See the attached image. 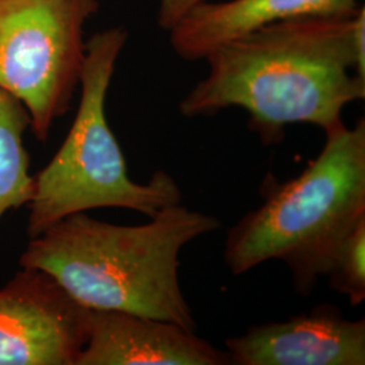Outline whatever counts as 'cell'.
Here are the masks:
<instances>
[{
  "label": "cell",
  "mask_w": 365,
  "mask_h": 365,
  "mask_svg": "<svg viewBox=\"0 0 365 365\" xmlns=\"http://www.w3.org/2000/svg\"><path fill=\"white\" fill-rule=\"evenodd\" d=\"M365 10L349 16H304L257 27L210 53L207 76L180 102L184 117L230 107L249 114L262 144L309 123L331 130L342 111L365 98Z\"/></svg>",
  "instance_id": "cell-1"
},
{
  "label": "cell",
  "mask_w": 365,
  "mask_h": 365,
  "mask_svg": "<svg viewBox=\"0 0 365 365\" xmlns=\"http://www.w3.org/2000/svg\"><path fill=\"white\" fill-rule=\"evenodd\" d=\"M149 220L123 226L72 214L30 238L19 265L49 274L88 310L137 314L195 330L180 287L179 255L221 221L180 203Z\"/></svg>",
  "instance_id": "cell-2"
},
{
  "label": "cell",
  "mask_w": 365,
  "mask_h": 365,
  "mask_svg": "<svg viewBox=\"0 0 365 365\" xmlns=\"http://www.w3.org/2000/svg\"><path fill=\"white\" fill-rule=\"evenodd\" d=\"M325 135L306 170L276 185L229 230L225 261L232 274L283 261L303 297L327 276L341 244L365 218V120L341 123Z\"/></svg>",
  "instance_id": "cell-3"
},
{
  "label": "cell",
  "mask_w": 365,
  "mask_h": 365,
  "mask_svg": "<svg viewBox=\"0 0 365 365\" xmlns=\"http://www.w3.org/2000/svg\"><path fill=\"white\" fill-rule=\"evenodd\" d=\"M126 41L123 27H111L86 42L78 113L60 149L34 176V194L27 205L30 238L76 212L125 209L152 218L182 200L178 182L164 170L155 172L146 184L131 180L108 126L106 98Z\"/></svg>",
  "instance_id": "cell-4"
},
{
  "label": "cell",
  "mask_w": 365,
  "mask_h": 365,
  "mask_svg": "<svg viewBox=\"0 0 365 365\" xmlns=\"http://www.w3.org/2000/svg\"><path fill=\"white\" fill-rule=\"evenodd\" d=\"M98 11L99 0H0V90L25 107L41 143L71 107Z\"/></svg>",
  "instance_id": "cell-5"
},
{
  "label": "cell",
  "mask_w": 365,
  "mask_h": 365,
  "mask_svg": "<svg viewBox=\"0 0 365 365\" xmlns=\"http://www.w3.org/2000/svg\"><path fill=\"white\" fill-rule=\"evenodd\" d=\"M90 324L49 274L21 268L0 287V365H75Z\"/></svg>",
  "instance_id": "cell-6"
},
{
  "label": "cell",
  "mask_w": 365,
  "mask_h": 365,
  "mask_svg": "<svg viewBox=\"0 0 365 365\" xmlns=\"http://www.w3.org/2000/svg\"><path fill=\"white\" fill-rule=\"evenodd\" d=\"M225 345L235 365H364L365 319H348L322 304L283 322L250 327Z\"/></svg>",
  "instance_id": "cell-7"
},
{
  "label": "cell",
  "mask_w": 365,
  "mask_h": 365,
  "mask_svg": "<svg viewBox=\"0 0 365 365\" xmlns=\"http://www.w3.org/2000/svg\"><path fill=\"white\" fill-rule=\"evenodd\" d=\"M227 353L170 321L91 310L88 339L75 365H226Z\"/></svg>",
  "instance_id": "cell-8"
},
{
  "label": "cell",
  "mask_w": 365,
  "mask_h": 365,
  "mask_svg": "<svg viewBox=\"0 0 365 365\" xmlns=\"http://www.w3.org/2000/svg\"><path fill=\"white\" fill-rule=\"evenodd\" d=\"M361 6L360 0H210L170 30V45L184 60H205L257 27L304 16H349Z\"/></svg>",
  "instance_id": "cell-9"
},
{
  "label": "cell",
  "mask_w": 365,
  "mask_h": 365,
  "mask_svg": "<svg viewBox=\"0 0 365 365\" xmlns=\"http://www.w3.org/2000/svg\"><path fill=\"white\" fill-rule=\"evenodd\" d=\"M29 128L25 107L0 90V221L9 211L27 206L34 194L24 140Z\"/></svg>",
  "instance_id": "cell-10"
},
{
  "label": "cell",
  "mask_w": 365,
  "mask_h": 365,
  "mask_svg": "<svg viewBox=\"0 0 365 365\" xmlns=\"http://www.w3.org/2000/svg\"><path fill=\"white\" fill-rule=\"evenodd\" d=\"M327 276L330 286L346 297L353 307L365 300V218L341 244Z\"/></svg>",
  "instance_id": "cell-11"
},
{
  "label": "cell",
  "mask_w": 365,
  "mask_h": 365,
  "mask_svg": "<svg viewBox=\"0 0 365 365\" xmlns=\"http://www.w3.org/2000/svg\"><path fill=\"white\" fill-rule=\"evenodd\" d=\"M207 1L210 0H158L157 25L170 33L188 14Z\"/></svg>",
  "instance_id": "cell-12"
}]
</instances>
